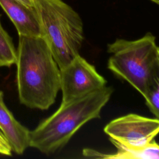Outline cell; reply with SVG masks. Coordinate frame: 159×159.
Masks as SVG:
<instances>
[{"label": "cell", "instance_id": "6da1fadb", "mask_svg": "<svg viewBox=\"0 0 159 159\" xmlns=\"http://www.w3.org/2000/svg\"><path fill=\"white\" fill-rule=\"evenodd\" d=\"M19 36L16 64L19 101L30 108L48 109L60 89V70L42 37Z\"/></svg>", "mask_w": 159, "mask_h": 159}, {"label": "cell", "instance_id": "7a4b0ae2", "mask_svg": "<svg viewBox=\"0 0 159 159\" xmlns=\"http://www.w3.org/2000/svg\"><path fill=\"white\" fill-rule=\"evenodd\" d=\"M110 86L86 94L66 102L29 133V147L46 155L63 148L86 123L99 118L102 109L109 101Z\"/></svg>", "mask_w": 159, "mask_h": 159}, {"label": "cell", "instance_id": "3957f363", "mask_svg": "<svg viewBox=\"0 0 159 159\" xmlns=\"http://www.w3.org/2000/svg\"><path fill=\"white\" fill-rule=\"evenodd\" d=\"M39 17L42 37L60 69L80 55L84 40L79 14L61 0H33Z\"/></svg>", "mask_w": 159, "mask_h": 159}, {"label": "cell", "instance_id": "277c9868", "mask_svg": "<svg viewBox=\"0 0 159 159\" xmlns=\"http://www.w3.org/2000/svg\"><path fill=\"white\" fill-rule=\"evenodd\" d=\"M158 48L151 33L136 40L117 39L107 45V68L144 97L153 75Z\"/></svg>", "mask_w": 159, "mask_h": 159}, {"label": "cell", "instance_id": "5b68a950", "mask_svg": "<svg viewBox=\"0 0 159 159\" xmlns=\"http://www.w3.org/2000/svg\"><path fill=\"white\" fill-rule=\"evenodd\" d=\"M117 148L112 154H102L85 149V156L103 158H124L129 153L139 152L148 146L159 134V120L136 114H129L109 122L104 129Z\"/></svg>", "mask_w": 159, "mask_h": 159}, {"label": "cell", "instance_id": "8992f818", "mask_svg": "<svg viewBox=\"0 0 159 159\" xmlns=\"http://www.w3.org/2000/svg\"><path fill=\"white\" fill-rule=\"evenodd\" d=\"M60 70L61 102L70 101L107 86L105 78L80 55Z\"/></svg>", "mask_w": 159, "mask_h": 159}, {"label": "cell", "instance_id": "52a82bcc", "mask_svg": "<svg viewBox=\"0 0 159 159\" xmlns=\"http://www.w3.org/2000/svg\"><path fill=\"white\" fill-rule=\"evenodd\" d=\"M0 6L14 25L19 35L42 37V28L35 7L17 0H0Z\"/></svg>", "mask_w": 159, "mask_h": 159}, {"label": "cell", "instance_id": "ba28073f", "mask_svg": "<svg viewBox=\"0 0 159 159\" xmlns=\"http://www.w3.org/2000/svg\"><path fill=\"white\" fill-rule=\"evenodd\" d=\"M0 131L11 150L17 154H22L29 147L30 130L17 121L6 107L2 91H0Z\"/></svg>", "mask_w": 159, "mask_h": 159}, {"label": "cell", "instance_id": "9c48e42d", "mask_svg": "<svg viewBox=\"0 0 159 159\" xmlns=\"http://www.w3.org/2000/svg\"><path fill=\"white\" fill-rule=\"evenodd\" d=\"M143 98L150 112L159 120V48L153 75Z\"/></svg>", "mask_w": 159, "mask_h": 159}, {"label": "cell", "instance_id": "30bf717a", "mask_svg": "<svg viewBox=\"0 0 159 159\" xmlns=\"http://www.w3.org/2000/svg\"><path fill=\"white\" fill-rule=\"evenodd\" d=\"M17 60V50L12 39L3 28L0 20V66L9 67L15 64Z\"/></svg>", "mask_w": 159, "mask_h": 159}, {"label": "cell", "instance_id": "8fae6325", "mask_svg": "<svg viewBox=\"0 0 159 159\" xmlns=\"http://www.w3.org/2000/svg\"><path fill=\"white\" fill-rule=\"evenodd\" d=\"M124 158H157L159 159V145L153 140L148 146L136 152L127 154Z\"/></svg>", "mask_w": 159, "mask_h": 159}, {"label": "cell", "instance_id": "7c38bea8", "mask_svg": "<svg viewBox=\"0 0 159 159\" xmlns=\"http://www.w3.org/2000/svg\"><path fill=\"white\" fill-rule=\"evenodd\" d=\"M11 148L6 140L0 138V154L4 155H11Z\"/></svg>", "mask_w": 159, "mask_h": 159}, {"label": "cell", "instance_id": "4fadbf2b", "mask_svg": "<svg viewBox=\"0 0 159 159\" xmlns=\"http://www.w3.org/2000/svg\"><path fill=\"white\" fill-rule=\"evenodd\" d=\"M17 1H20V2L23 3L24 4H25L27 6L31 7H34L33 0H17Z\"/></svg>", "mask_w": 159, "mask_h": 159}, {"label": "cell", "instance_id": "5bb4252c", "mask_svg": "<svg viewBox=\"0 0 159 159\" xmlns=\"http://www.w3.org/2000/svg\"><path fill=\"white\" fill-rule=\"evenodd\" d=\"M150 1H152L153 2H154V3H155L158 5H159V0H150Z\"/></svg>", "mask_w": 159, "mask_h": 159}, {"label": "cell", "instance_id": "9a60e30c", "mask_svg": "<svg viewBox=\"0 0 159 159\" xmlns=\"http://www.w3.org/2000/svg\"><path fill=\"white\" fill-rule=\"evenodd\" d=\"M0 138H1V139H4V140H6V139H5V137L3 136V135L2 134V133L1 132V131H0Z\"/></svg>", "mask_w": 159, "mask_h": 159}]
</instances>
